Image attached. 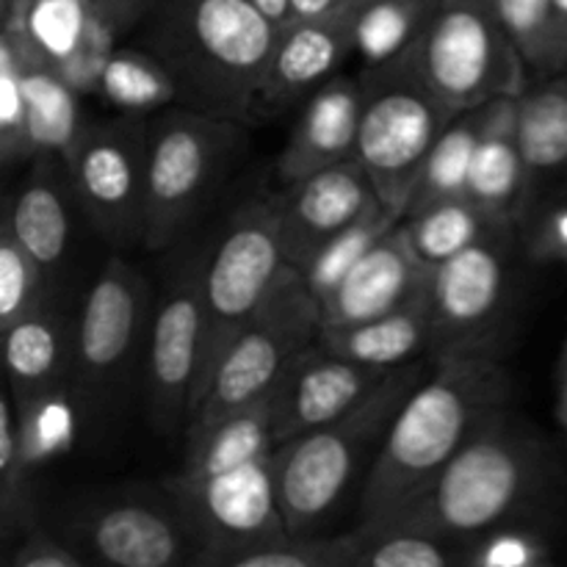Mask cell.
<instances>
[{
	"label": "cell",
	"instance_id": "6da1fadb",
	"mask_svg": "<svg viewBox=\"0 0 567 567\" xmlns=\"http://www.w3.org/2000/svg\"><path fill=\"white\" fill-rule=\"evenodd\" d=\"M509 374L480 352H449L393 419L360 493V526L385 529L432 491L476 426L502 410Z\"/></svg>",
	"mask_w": 567,
	"mask_h": 567
},
{
	"label": "cell",
	"instance_id": "7a4b0ae2",
	"mask_svg": "<svg viewBox=\"0 0 567 567\" xmlns=\"http://www.w3.org/2000/svg\"><path fill=\"white\" fill-rule=\"evenodd\" d=\"M277 37L252 0H166L147 31V50L169 72L177 105L252 125Z\"/></svg>",
	"mask_w": 567,
	"mask_h": 567
},
{
	"label": "cell",
	"instance_id": "3957f363",
	"mask_svg": "<svg viewBox=\"0 0 567 567\" xmlns=\"http://www.w3.org/2000/svg\"><path fill=\"white\" fill-rule=\"evenodd\" d=\"M432 371L421 360L399 365L352 413L277 446V496L288 535L324 529L354 482H365L393 419Z\"/></svg>",
	"mask_w": 567,
	"mask_h": 567
},
{
	"label": "cell",
	"instance_id": "277c9868",
	"mask_svg": "<svg viewBox=\"0 0 567 567\" xmlns=\"http://www.w3.org/2000/svg\"><path fill=\"white\" fill-rule=\"evenodd\" d=\"M537 480L540 452L535 441L496 410L454 454L432 491L385 529L426 532L443 540L493 532L520 513Z\"/></svg>",
	"mask_w": 567,
	"mask_h": 567
},
{
	"label": "cell",
	"instance_id": "5b68a950",
	"mask_svg": "<svg viewBox=\"0 0 567 567\" xmlns=\"http://www.w3.org/2000/svg\"><path fill=\"white\" fill-rule=\"evenodd\" d=\"M360 83L363 116L354 158L369 172L382 205L404 216L430 153L460 111L443 103L404 55L365 66Z\"/></svg>",
	"mask_w": 567,
	"mask_h": 567
},
{
	"label": "cell",
	"instance_id": "8992f818",
	"mask_svg": "<svg viewBox=\"0 0 567 567\" xmlns=\"http://www.w3.org/2000/svg\"><path fill=\"white\" fill-rule=\"evenodd\" d=\"M415 75L465 111L526 92V61L493 0H441L404 53Z\"/></svg>",
	"mask_w": 567,
	"mask_h": 567
},
{
	"label": "cell",
	"instance_id": "52a82bcc",
	"mask_svg": "<svg viewBox=\"0 0 567 567\" xmlns=\"http://www.w3.org/2000/svg\"><path fill=\"white\" fill-rule=\"evenodd\" d=\"M321 338L319 299L299 269L288 266L269 299L227 347L188 421V432L269 396L293 360Z\"/></svg>",
	"mask_w": 567,
	"mask_h": 567
},
{
	"label": "cell",
	"instance_id": "ba28073f",
	"mask_svg": "<svg viewBox=\"0 0 567 567\" xmlns=\"http://www.w3.org/2000/svg\"><path fill=\"white\" fill-rule=\"evenodd\" d=\"M288 266L275 203H249L238 210L219 247L205 260V332L192 413L208 391L221 354L252 321Z\"/></svg>",
	"mask_w": 567,
	"mask_h": 567
},
{
	"label": "cell",
	"instance_id": "9c48e42d",
	"mask_svg": "<svg viewBox=\"0 0 567 567\" xmlns=\"http://www.w3.org/2000/svg\"><path fill=\"white\" fill-rule=\"evenodd\" d=\"M236 136V122L216 120L177 103L150 122L144 247L158 252L175 244Z\"/></svg>",
	"mask_w": 567,
	"mask_h": 567
},
{
	"label": "cell",
	"instance_id": "30bf717a",
	"mask_svg": "<svg viewBox=\"0 0 567 567\" xmlns=\"http://www.w3.org/2000/svg\"><path fill=\"white\" fill-rule=\"evenodd\" d=\"M147 131L142 114L89 127L66 161L83 208L111 241L144 238Z\"/></svg>",
	"mask_w": 567,
	"mask_h": 567
},
{
	"label": "cell",
	"instance_id": "8fae6325",
	"mask_svg": "<svg viewBox=\"0 0 567 567\" xmlns=\"http://www.w3.org/2000/svg\"><path fill=\"white\" fill-rule=\"evenodd\" d=\"M177 487L208 543L205 563L230 567L241 554L291 537L277 496V449L197 485Z\"/></svg>",
	"mask_w": 567,
	"mask_h": 567
},
{
	"label": "cell",
	"instance_id": "7c38bea8",
	"mask_svg": "<svg viewBox=\"0 0 567 567\" xmlns=\"http://www.w3.org/2000/svg\"><path fill=\"white\" fill-rule=\"evenodd\" d=\"M205 260H192L172 280L155 313L147 354V402L153 426L164 435L192 421L203 358Z\"/></svg>",
	"mask_w": 567,
	"mask_h": 567
},
{
	"label": "cell",
	"instance_id": "4fadbf2b",
	"mask_svg": "<svg viewBox=\"0 0 567 567\" xmlns=\"http://www.w3.org/2000/svg\"><path fill=\"white\" fill-rule=\"evenodd\" d=\"M144 282L122 258L105 264L83 299L75 324V374L78 391H100L114 385L136 352L144 324Z\"/></svg>",
	"mask_w": 567,
	"mask_h": 567
},
{
	"label": "cell",
	"instance_id": "5bb4252c",
	"mask_svg": "<svg viewBox=\"0 0 567 567\" xmlns=\"http://www.w3.org/2000/svg\"><path fill=\"white\" fill-rule=\"evenodd\" d=\"M509 225L498 227L474 247L435 266L430 277L432 347L443 354L463 352L502 308L507 288Z\"/></svg>",
	"mask_w": 567,
	"mask_h": 567
},
{
	"label": "cell",
	"instance_id": "9a60e30c",
	"mask_svg": "<svg viewBox=\"0 0 567 567\" xmlns=\"http://www.w3.org/2000/svg\"><path fill=\"white\" fill-rule=\"evenodd\" d=\"M280 221V241L286 260L299 269L321 244L382 205L369 172L358 158L341 161L313 172L271 199Z\"/></svg>",
	"mask_w": 567,
	"mask_h": 567
},
{
	"label": "cell",
	"instance_id": "2e32d148",
	"mask_svg": "<svg viewBox=\"0 0 567 567\" xmlns=\"http://www.w3.org/2000/svg\"><path fill=\"white\" fill-rule=\"evenodd\" d=\"M391 371L354 363L324 347L299 354L275 388L277 446L332 424L363 404Z\"/></svg>",
	"mask_w": 567,
	"mask_h": 567
},
{
	"label": "cell",
	"instance_id": "e0dca14e",
	"mask_svg": "<svg viewBox=\"0 0 567 567\" xmlns=\"http://www.w3.org/2000/svg\"><path fill=\"white\" fill-rule=\"evenodd\" d=\"M430 266L415 258L402 221L382 236L360 264L319 302L321 332L347 330L393 313L430 291Z\"/></svg>",
	"mask_w": 567,
	"mask_h": 567
},
{
	"label": "cell",
	"instance_id": "ac0fdd59",
	"mask_svg": "<svg viewBox=\"0 0 567 567\" xmlns=\"http://www.w3.org/2000/svg\"><path fill=\"white\" fill-rule=\"evenodd\" d=\"M349 53H352L349 9L327 20H297L282 28L255 100L252 125L275 120L305 92L330 81Z\"/></svg>",
	"mask_w": 567,
	"mask_h": 567
},
{
	"label": "cell",
	"instance_id": "d6986e66",
	"mask_svg": "<svg viewBox=\"0 0 567 567\" xmlns=\"http://www.w3.org/2000/svg\"><path fill=\"white\" fill-rule=\"evenodd\" d=\"M360 116H363V83L360 78L332 75L321 83L305 105L286 150L277 158V175L297 183L313 172L354 158Z\"/></svg>",
	"mask_w": 567,
	"mask_h": 567
},
{
	"label": "cell",
	"instance_id": "ffe728a7",
	"mask_svg": "<svg viewBox=\"0 0 567 567\" xmlns=\"http://www.w3.org/2000/svg\"><path fill=\"white\" fill-rule=\"evenodd\" d=\"M6 369L17 408L55 391L75 358V330L55 310L37 305L25 319L3 330Z\"/></svg>",
	"mask_w": 567,
	"mask_h": 567
},
{
	"label": "cell",
	"instance_id": "44dd1931",
	"mask_svg": "<svg viewBox=\"0 0 567 567\" xmlns=\"http://www.w3.org/2000/svg\"><path fill=\"white\" fill-rule=\"evenodd\" d=\"M526 186L529 169L518 144V97H498L476 147L465 197L493 216L513 219L524 205Z\"/></svg>",
	"mask_w": 567,
	"mask_h": 567
},
{
	"label": "cell",
	"instance_id": "7402d4cb",
	"mask_svg": "<svg viewBox=\"0 0 567 567\" xmlns=\"http://www.w3.org/2000/svg\"><path fill=\"white\" fill-rule=\"evenodd\" d=\"M275 449V391H271L255 404L221 415L219 421L203 430L188 432L186 468L177 485H197V482L271 454Z\"/></svg>",
	"mask_w": 567,
	"mask_h": 567
},
{
	"label": "cell",
	"instance_id": "603a6c76",
	"mask_svg": "<svg viewBox=\"0 0 567 567\" xmlns=\"http://www.w3.org/2000/svg\"><path fill=\"white\" fill-rule=\"evenodd\" d=\"M319 347L354 360V363L377 365V369L388 371L413 363L426 349H432L430 291L415 302L374 321H365V324L347 327V330H324L319 338Z\"/></svg>",
	"mask_w": 567,
	"mask_h": 567
},
{
	"label": "cell",
	"instance_id": "cb8c5ba5",
	"mask_svg": "<svg viewBox=\"0 0 567 567\" xmlns=\"http://www.w3.org/2000/svg\"><path fill=\"white\" fill-rule=\"evenodd\" d=\"M89 548L100 563L120 567H169L181 563L183 537L164 513L147 504L109 507L92 520Z\"/></svg>",
	"mask_w": 567,
	"mask_h": 567
},
{
	"label": "cell",
	"instance_id": "d4e9b609",
	"mask_svg": "<svg viewBox=\"0 0 567 567\" xmlns=\"http://www.w3.org/2000/svg\"><path fill=\"white\" fill-rule=\"evenodd\" d=\"M14 48V44H11ZM17 53V50H14ZM22 66V89H25V122L28 142L33 155L61 158L66 164L72 150L81 142V111L78 92L64 81L53 64L39 59H25L17 53Z\"/></svg>",
	"mask_w": 567,
	"mask_h": 567
},
{
	"label": "cell",
	"instance_id": "484cf974",
	"mask_svg": "<svg viewBox=\"0 0 567 567\" xmlns=\"http://www.w3.org/2000/svg\"><path fill=\"white\" fill-rule=\"evenodd\" d=\"M504 225H509V219L493 216L468 197L443 199L402 219V230L415 258L430 269L446 264L449 258L474 247Z\"/></svg>",
	"mask_w": 567,
	"mask_h": 567
},
{
	"label": "cell",
	"instance_id": "4316f807",
	"mask_svg": "<svg viewBox=\"0 0 567 567\" xmlns=\"http://www.w3.org/2000/svg\"><path fill=\"white\" fill-rule=\"evenodd\" d=\"M92 0H28L3 20V37L25 59L61 66L86 37Z\"/></svg>",
	"mask_w": 567,
	"mask_h": 567
},
{
	"label": "cell",
	"instance_id": "83f0119b",
	"mask_svg": "<svg viewBox=\"0 0 567 567\" xmlns=\"http://www.w3.org/2000/svg\"><path fill=\"white\" fill-rule=\"evenodd\" d=\"M493 100L476 109L460 111L452 120V125L437 138L435 150L430 153V161L424 166L419 186H415L413 199H410L404 216L419 214L430 205L443 203V199H457L468 194V175L474 166L476 147L485 133L487 120H491Z\"/></svg>",
	"mask_w": 567,
	"mask_h": 567
},
{
	"label": "cell",
	"instance_id": "f1b7e54d",
	"mask_svg": "<svg viewBox=\"0 0 567 567\" xmlns=\"http://www.w3.org/2000/svg\"><path fill=\"white\" fill-rule=\"evenodd\" d=\"M3 221L25 252L37 260L39 269L50 271L61 264L70 244V210L59 183L50 172H44V166H39L25 188L17 194Z\"/></svg>",
	"mask_w": 567,
	"mask_h": 567
},
{
	"label": "cell",
	"instance_id": "f546056e",
	"mask_svg": "<svg viewBox=\"0 0 567 567\" xmlns=\"http://www.w3.org/2000/svg\"><path fill=\"white\" fill-rule=\"evenodd\" d=\"M441 0H352V50L365 66L399 59L419 39Z\"/></svg>",
	"mask_w": 567,
	"mask_h": 567
},
{
	"label": "cell",
	"instance_id": "4dcf8cb0",
	"mask_svg": "<svg viewBox=\"0 0 567 567\" xmlns=\"http://www.w3.org/2000/svg\"><path fill=\"white\" fill-rule=\"evenodd\" d=\"M518 144L529 177L567 166V83L526 86L518 97Z\"/></svg>",
	"mask_w": 567,
	"mask_h": 567
},
{
	"label": "cell",
	"instance_id": "1f68e13d",
	"mask_svg": "<svg viewBox=\"0 0 567 567\" xmlns=\"http://www.w3.org/2000/svg\"><path fill=\"white\" fill-rule=\"evenodd\" d=\"M402 219L404 216H399L396 210H391L388 205H377L369 214L360 216L358 221L343 227V230L338 233V236H332L330 241L321 244V247L299 266V275L305 277V282H308V288L313 291V297L321 302L327 293L336 291L338 282L360 264V258H363L382 236H388Z\"/></svg>",
	"mask_w": 567,
	"mask_h": 567
},
{
	"label": "cell",
	"instance_id": "d6a6232c",
	"mask_svg": "<svg viewBox=\"0 0 567 567\" xmlns=\"http://www.w3.org/2000/svg\"><path fill=\"white\" fill-rule=\"evenodd\" d=\"M97 94L125 114H147L177 103L169 72L150 50L116 48L105 61Z\"/></svg>",
	"mask_w": 567,
	"mask_h": 567
},
{
	"label": "cell",
	"instance_id": "836d02e7",
	"mask_svg": "<svg viewBox=\"0 0 567 567\" xmlns=\"http://www.w3.org/2000/svg\"><path fill=\"white\" fill-rule=\"evenodd\" d=\"M493 6L513 37L515 48L524 55L526 66L540 75H554L563 70L567 55L559 42L551 0H493Z\"/></svg>",
	"mask_w": 567,
	"mask_h": 567
},
{
	"label": "cell",
	"instance_id": "e575fe53",
	"mask_svg": "<svg viewBox=\"0 0 567 567\" xmlns=\"http://www.w3.org/2000/svg\"><path fill=\"white\" fill-rule=\"evenodd\" d=\"M365 543H369L365 526L336 537L291 535L258 551L241 554L233 559L230 567H358Z\"/></svg>",
	"mask_w": 567,
	"mask_h": 567
},
{
	"label": "cell",
	"instance_id": "d590c367",
	"mask_svg": "<svg viewBox=\"0 0 567 567\" xmlns=\"http://www.w3.org/2000/svg\"><path fill=\"white\" fill-rule=\"evenodd\" d=\"M17 413H20L22 452L31 468L70 452L75 437V410L64 393H48L28 408H17Z\"/></svg>",
	"mask_w": 567,
	"mask_h": 567
},
{
	"label": "cell",
	"instance_id": "8d00e7d4",
	"mask_svg": "<svg viewBox=\"0 0 567 567\" xmlns=\"http://www.w3.org/2000/svg\"><path fill=\"white\" fill-rule=\"evenodd\" d=\"M25 452L20 441V413H17L14 393H6L0 402V520H3L6 537L14 535V529L28 515L25 482H28Z\"/></svg>",
	"mask_w": 567,
	"mask_h": 567
},
{
	"label": "cell",
	"instance_id": "74e56055",
	"mask_svg": "<svg viewBox=\"0 0 567 567\" xmlns=\"http://www.w3.org/2000/svg\"><path fill=\"white\" fill-rule=\"evenodd\" d=\"M44 271L25 252L11 227H0V330H9L39 305V280Z\"/></svg>",
	"mask_w": 567,
	"mask_h": 567
},
{
	"label": "cell",
	"instance_id": "f35d334b",
	"mask_svg": "<svg viewBox=\"0 0 567 567\" xmlns=\"http://www.w3.org/2000/svg\"><path fill=\"white\" fill-rule=\"evenodd\" d=\"M452 563L457 557L449 554L443 537L413 529H369L358 567H446Z\"/></svg>",
	"mask_w": 567,
	"mask_h": 567
},
{
	"label": "cell",
	"instance_id": "ab89813d",
	"mask_svg": "<svg viewBox=\"0 0 567 567\" xmlns=\"http://www.w3.org/2000/svg\"><path fill=\"white\" fill-rule=\"evenodd\" d=\"M0 153H3V164H14L25 155H33L31 142H28L22 66L3 33H0Z\"/></svg>",
	"mask_w": 567,
	"mask_h": 567
},
{
	"label": "cell",
	"instance_id": "60d3db41",
	"mask_svg": "<svg viewBox=\"0 0 567 567\" xmlns=\"http://www.w3.org/2000/svg\"><path fill=\"white\" fill-rule=\"evenodd\" d=\"M116 37H122V33L116 31L114 22L105 20L92 3V17H89V28L81 48L72 53V59H66L64 64L55 66L78 94H86V92L97 94L100 75H103L105 70V61H109L111 53L116 50Z\"/></svg>",
	"mask_w": 567,
	"mask_h": 567
},
{
	"label": "cell",
	"instance_id": "b9f144b4",
	"mask_svg": "<svg viewBox=\"0 0 567 567\" xmlns=\"http://www.w3.org/2000/svg\"><path fill=\"white\" fill-rule=\"evenodd\" d=\"M465 563L476 567H532L543 563V546L524 532H496L471 548Z\"/></svg>",
	"mask_w": 567,
	"mask_h": 567
},
{
	"label": "cell",
	"instance_id": "7bdbcfd3",
	"mask_svg": "<svg viewBox=\"0 0 567 567\" xmlns=\"http://www.w3.org/2000/svg\"><path fill=\"white\" fill-rule=\"evenodd\" d=\"M14 567H81L83 557L64 543L31 532L14 551Z\"/></svg>",
	"mask_w": 567,
	"mask_h": 567
},
{
	"label": "cell",
	"instance_id": "ee69618b",
	"mask_svg": "<svg viewBox=\"0 0 567 567\" xmlns=\"http://www.w3.org/2000/svg\"><path fill=\"white\" fill-rule=\"evenodd\" d=\"M92 3L105 20L114 22L116 31L125 33L133 25H138L144 17L155 14L166 0H92Z\"/></svg>",
	"mask_w": 567,
	"mask_h": 567
},
{
	"label": "cell",
	"instance_id": "f6af8a7d",
	"mask_svg": "<svg viewBox=\"0 0 567 567\" xmlns=\"http://www.w3.org/2000/svg\"><path fill=\"white\" fill-rule=\"evenodd\" d=\"M352 0H291L293 22L297 20H327V17L343 14Z\"/></svg>",
	"mask_w": 567,
	"mask_h": 567
},
{
	"label": "cell",
	"instance_id": "bcb514c9",
	"mask_svg": "<svg viewBox=\"0 0 567 567\" xmlns=\"http://www.w3.org/2000/svg\"><path fill=\"white\" fill-rule=\"evenodd\" d=\"M252 3L258 6L260 14H266L271 22H275L277 31H282V28L293 22L291 0H252Z\"/></svg>",
	"mask_w": 567,
	"mask_h": 567
},
{
	"label": "cell",
	"instance_id": "7dc6e473",
	"mask_svg": "<svg viewBox=\"0 0 567 567\" xmlns=\"http://www.w3.org/2000/svg\"><path fill=\"white\" fill-rule=\"evenodd\" d=\"M543 241H546L548 247L554 249V252L567 255V214L557 216V219L551 221V227H548V230H546Z\"/></svg>",
	"mask_w": 567,
	"mask_h": 567
},
{
	"label": "cell",
	"instance_id": "c3c4849f",
	"mask_svg": "<svg viewBox=\"0 0 567 567\" xmlns=\"http://www.w3.org/2000/svg\"><path fill=\"white\" fill-rule=\"evenodd\" d=\"M551 6H554V17H557L559 42H563V50L567 55V0H551Z\"/></svg>",
	"mask_w": 567,
	"mask_h": 567
},
{
	"label": "cell",
	"instance_id": "681fc988",
	"mask_svg": "<svg viewBox=\"0 0 567 567\" xmlns=\"http://www.w3.org/2000/svg\"><path fill=\"white\" fill-rule=\"evenodd\" d=\"M25 3H28V0H3V20H6V17L17 14L20 9H25Z\"/></svg>",
	"mask_w": 567,
	"mask_h": 567
},
{
	"label": "cell",
	"instance_id": "f907efd6",
	"mask_svg": "<svg viewBox=\"0 0 567 567\" xmlns=\"http://www.w3.org/2000/svg\"><path fill=\"white\" fill-rule=\"evenodd\" d=\"M559 415H563V421L567 424V382H565V391H563V402H559Z\"/></svg>",
	"mask_w": 567,
	"mask_h": 567
},
{
	"label": "cell",
	"instance_id": "816d5d0a",
	"mask_svg": "<svg viewBox=\"0 0 567 567\" xmlns=\"http://www.w3.org/2000/svg\"><path fill=\"white\" fill-rule=\"evenodd\" d=\"M565 360H567V352H565Z\"/></svg>",
	"mask_w": 567,
	"mask_h": 567
}]
</instances>
